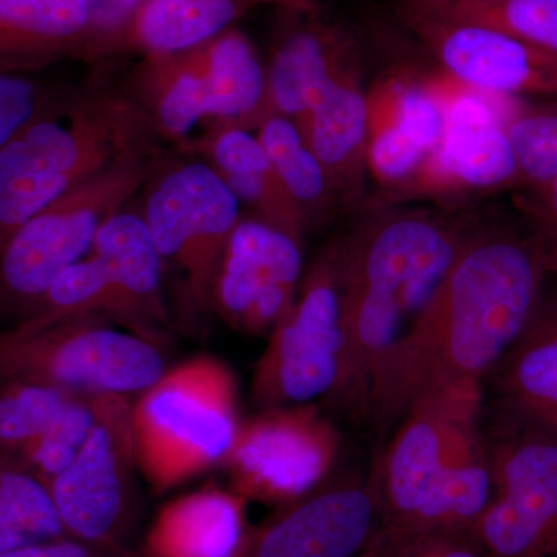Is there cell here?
<instances>
[{"mask_svg":"<svg viewBox=\"0 0 557 557\" xmlns=\"http://www.w3.org/2000/svg\"><path fill=\"white\" fill-rule=\"evenodd\" d=\"M547 276L530 228L471 231L370 410L392 420L428 392L482 386L525 330Z\"/></svg>","mask_w":557,"mask_h":557,"instance_id":"6da1fadb","label":"cell"},{"mask_svg":"<svg viewBox=\"0 0 557 557\" xmlns=\"http://www.w3.org/2000/svg\"><path fill=\"white\" fill-rule=\"evenodd\" d=\"M468 234L428 212H387L344 242V357L335 397L370 408Z\"/></svg>","mask_w":557,"mask_h":557,"instance_id":"7a4b0ae2","label":"cell"},{"mask_svg":"<svg viewBox=\"0 0 557 557\" xmlns=\"http://www.w3.org/2000/svg\"><path fill=\"white\" fill-rule=\"evenodd\" d=\"M482 399V386L443 388L406 409L372 485L383 525L474 530L494 493Z\"/></svg>","mask_w":557,"mask_h":557,"instance_id":"3957f363","label":"cell"},{"mask_svg":"<svg viewBox=\"0 0 557 557\" xmlns=\"http://www.w3.org/2000/svg\"><path fill=\"white\" fill-rule=\"evenodd\" d=\"M159 132L120 91L73 89L0 148V249L28 219L90 180L149 159Z\"/></svg>","mask_w":557,"mask_h":557,"instance_id":"277c9868","label":"cell"},{"mask_svg":"<svg viewBox=\"0 0 557 557\" xmlns=\"http://www.w3.org/2000/svg\"><path fill=\"white\" fill-rule=\"evenodd\" d=\"M132 426L139 471L157 493L222 463L240 426L233 370L209 355L180 362L134 399Z\"/></svg>","mask_w":557,"mask_h":557,"instance_id":"5b68a950","label":"cell"},{"mask_svg":"<svg viewBox=\"0 0 557 557\" xmlns=\"http://www.w3.org/2000/svg\"><path fill=\"white\" fill-rule=\"evenodd\" d=\"M134 98L159 135L185 139L199 124L249 129L269 115L267 70L255 44L237 28L170 54H145Z\"/></svg>","mask_w":557,"mask_h":557,"instance_id":"8992f818","label":"cell"},{"mask_svg":"<svg viewBox=\"0 0 557 557\" xmlns=\"http://www.w3.org/2000/svg\"><path fill=\"white\" fill-rule=\"evenodd\" d=\"M160 344L104 318L0 333V380H27L73 394L135 397L166 372Z\"/></svg>","mask_w":557,"mask_h":557,"instance_id":"52a82bcc","label":"cell"},{"mask_svg":"<svg viewBox=\"0 0 557 557\" xmlns=\"http://www.w3.org/2000/svg\"><path fill=\"white\" fill-rule=\"evenodd\" d=\"M183 309H214L215 281L240 203L208 161H183L150 182L141 211Z\"/></svg>","mask_w":557,"mask_h":557,"instance_id":"ba28073f","label":"cell"},{"mask_svg":"<svg viewBox=\"0 0 557 557\" xmlns=\"http://www.w3.org/2000/svg\"><path fill=\"white\" fill-rule=\"evenodd\" d=\"M149 159L113 168L28 219L0 249V300L25 313L62 271L89 255L102 225L148 183Z\"/></svg>","mask_w":557,"mask_h":557,"instance_id":"9c48e42d","label":"cell"},{"mask_svg":"<svg viewBox=\"0 0 557 557\" xmlns=\"http://www.w3.org/2000/svg\"><path fill=\"white\" fill-rule=\"evenodd\" d=\"M344 357L343 244L322 252L300 278L255 372V397L269 408L335 395Z\"/></svg>","mask_w":557,"mask_h":557,"instance_id":"30bf717a","label":"cell"},{"mask_svg":"<svg viewBox=\"0 0 557 557\" xmlns=\"http://www.w3.org/2000/svg\"><path fill=\"white\" fill-rule=\"evenodd\" d=\"M494 493L472 534L490 557H557V437L502 416Z\"/></svg>","mask_w":557,"mask_h":557,"instance_id":"8fae6325","label":"cell"},{"mask_svg":"<svg viewBox=\"0 0 557 557\" xmlns=\"http://www.w3.org/2000/svg\"><path fill=\"white\" fill-rule=\"evenodd\" d=\"M134 399L106 395L100 420L84 448L49 490L69 537L120 552L135 509Z\"/></svg>","mask_w":557,"mask_h":557,"instance_id":"7c38bea8","label":"cell"},{"mask_svg":"<svg viewBox=\"0 0 557 557\" xmlns=\"http://www.w3.org/2000/svg\"><path fill=\"white\" fill-rule=\"evenodd\" d=\"M338 435L313 406H277L245 421L223 463L245 500L289 504L325 479Z\"/></svg>","mask_w":557,"mask_h":557,"instance_id":"4fadbf2b","label":"cell"},{"mask_svg":"<svg viewBox=\"0 0 557 557\" xmlns=\"http://www.w3.org/2000/svg\"><path fill=\"white\" fill-rule=\"evenodd\" d=\"M413 32L445 72L467 86L512 98H557V57L486 25L450 17L435 0L408 9Z\"/></svg>","mask_w":557,"mask_h":557,"instance_id":"5bb4252c","label":"cell"},{"mask_svg":"<svg viewBox=\"0 0 557 557\" xmlns=\"http://www.w3.org/2000/svg\"><path fill=\"white\" fill-rule=\"evenodd\" d=\"M511 106L505 98L463 83L450 87L446 132L406 194L448 197L520 183L518 160L508 137Z\"/></svg>","mask_w":557,"mask_h":557,"instance_id":"9a60e30c","label":"cell"},{"mask_svg":"<svg viewBox=\"0 0 557 557\" xmlns=\"http://www.w3.org/2000/svg\"><path fill=\"white\" fill-rule=\"evenodd\" d=\"M302 276L300 242L258 218L240 219L215 281L214 309L240 332L276 327Z\"/></svg>","mask_w":557,"mask_h":557,"instance_id":"2e32d148","label":"cell"},{"mask_svg":"<svg viewBox=\"0 0 557 557\" xmlns=\"http://www.w3.org/2000/svg\"><path fill=\"white\" fill-rule=\"evenodd\" d=\"M381 525L372 485L314 487L251 534L244 557H359Z\"/></svg>","mask_w":557,"mask_h":557,"instance_id":"e0dca14e","label":"cell"},{"mask_svg":"<svg viewBox=\"0 0 557 557\" xmlns=\"http://www.w3.org/2000/svg\"><path fill=\"white\" fill-rule=\"evenodd\" d=\"M368 170L381 185L399 189L437 148L446 132L438 76H391L368 97Z\"/></svg>","mask_w":557,"mask_h":557,"instance_id":"ac0fdd59","label":"cell"},{"mask_svg":"<svg viewBox=\"0 0 557 557\" xmlns=\"http://www.w3.org/2000/svg\"><path fill=\"white\" fill-rule=\"evenodd\" d=\"M89 255L95 256L115 288L123 325L160 344L170 321L163 263L139 212L120 211L102 225Z\"/></svg>","mask_w":557,"mask_h":557,"instance_id":"d6986e66","label":"cell"},{"mask_svg":"<svg viewBox=\"0 0 557 557\" xmlns=\"http://www.w3.org/2000/svg\"><path fill=\"white\" fill-rule=\"evenodd\" d=\"M295 124L335 197H357L368 170L369 143L368 97L359 87L357 65L330 79Z\"/></svg>","mask_w":557,"mask_h":557,"instance_id":"ffe728a7","label":"cell"},{"mask_svg":"<svg viewBox=\"0 0 557 557\" xmlns=\"http://www.w3.org/2000/svg\"><path fill=\"white\" fill-rule=\"evenodd\" d=\"M491 375L502 416L557 437V292L542 293L522 335Z\"/></svg>","mask_w":557,"mask_h":557,"instance_id":"44dd1931","label":"cell"},{"mask_svg":"<svg viewBox=\"0 0 557 557\" xmlns=\"http://www.w3.org/2000/svg\"><path fill=\"white\" fill-rule=\"evenodd\" d=\"M239 494L205 487L164 505L146 534L145 557H244L249 536Z\"/></svg>","mask_w":557,"mask_h":557,"instance_id":"7402d4cb","label":"cell"},{"mask_svg":"<svg viewBox=\"0 0 557 557\" xmlns=\"http://www.w3.org/2000/svg\"><path fill=\"white\" fill-rule=\"evenodd\" d=\"M351 64L354 44L338 28L307 22L285 33L267 70L269 115L300 119L322 87Z\"/></svg>","mask_w":557,"mask_h":557,"instance_id":"603a6c76","label":"cell"},{"mask_svg":"<svg viewBox=\"0 0 557 557\" xmlns=\"http://www.w3.org/2000/svg\"><path fill=\"white\" fill-rule=\"evenodd\" d=\"M200 150L239 203L255 209L256 218L274 228L302 240L306 220L282 185L258 135L242 127H214L201 139Z\"/></svg>","mask_w":557,"mask_h":557,"instance_id":"cb8c5ba5","label":"cell"},{"mask_svg":"<svg viewBox=\"0 0 557 557\" xmlns=\"http://www.w3.org/2000/svg\"><path fill=\"white\" fill-rule=\"evenodd\" d=\"M90 38L86 0H0V57L51 64L87 54Z\"/></svg>","mask_w":557,"mask_h":557,"instance_id":"d4e9b609","label":"cell"},{"mask_svg":"<svg viewBox=\"0 0 557 557\" xmlns=\"http://www.w3.org/2000/svg\"><path fill=\"white\" fill-rule=\"evenodd\" d=\"M256 0H146L121 47L145 54L189 50L234 27Z\"/></svg>","mask_w":557,"mask_h":557,"instance_id":"484cf974","label":"cell"},{"mask_svg":"<svg viewBox=\"0 0 557 557\" xmlns=\"http://www.w3.org/2000/svg\"><path fill=\"white\" fill-rule=\"evenodd\" d=\"M69 537L49 486L0 454V555Z\"/></svg>","mask_w":557,"mask_h":557,"instance_id":"4316f807","label":"cell"},{"mask_svg":"<svg viewBox=\"0 0 557 557\" xmlns=\"http://www.w3.org/2000/svg\"><path fill=\"white\" fill-rule=\"evenodd\" d=\"M258 127L260 145L306 225L313 218H322L335 201V193L317 157L300 137L295 121L271 113Z\"/></svg>","mask_w":557,"mask_h":557,"instance_id":"83f0119b","label":"cell"},{"mask_svg":"<svg viewBox=\"0 0 557 557\" xmlns=\"http://www.w3.org/2000/svg\"><path fill=\"white\" fill-rule=\"evenodd\" d=\"M106 395L76 394L50 426L13 457L17 463L49 485L75 460L98 420Z\"/></svg>","mask_w":557,"mask_h":557,"instance_id":"f1b7e54d","label":"cell"},{"mask_svg":"<svg viewBox=\"0 0 557 557\" xmlns=\"http://www.w3.org/2000/svg\"><path fill=\"white\" fill-rule=\"evenodd\" d=\"M75 395L36 381L0 380V454L16 457Z\"/></svg>","mask_w":557,"mask_h":557,"instance_id":"f546056e","label":"cell"},{"mask_svg":"<svg viewBox=\"0 0 557 557\" xmlns=\"http://www.w3.org/2000/svg\"><path fill=\"white\" fill-rule=\"evenodd\" d=\"M50 64L0 57V148L76 87L50 78Z\"/></svg>","mask_w":557,"mask_h":557,"instance_id":"4dcf8cb0","label":"cell"},{"mask_svg":"<svg viewBox=\"0 0 557 557\" xmlns=\"http://www.w3.org/2000/svg\"><path fill=\"white\" fill-rule=\"evenodd\" d=\"M435 2L450 17L508 33L557 57V0H493L465 9H453L445 0Z\"/></svg>","mask_w":557,"mask_h":557,"instance_id":"1f68e13d","label":"cell"},{"mask_svg":"<svg viewBox=\"0 0 557 557\" xmlns=\"http://www.w3.org/2000/svg\"><path fill=\"white\" fill-rule=\"evenodd\" d=\"M359 557H490L472 531L381 525Z\"/></svg>","mask_w":557,"mask_h":557,"instance_id":"d6a6232c","label":"cell"},{"mask_svg":"<svg viewBox=\"0 0 557 557\" xmlns=\"http://www.w3.org/2000/svg\"><path fill=\"white\" fill-rule=\"evenodd\" d=\"M520 182L544 185L557 177V112H522L507 127Z\"/></svg>","mask_w":557,"mask_h":557,"instance_id":"836d02e7","label":"cell"},{"mask_svg":"<svg viewBox=\"0 0 557 557\" xmlns=\"http://www.w3.org/2000/svg\"><path fill=\"white\" fill-rule=\"evenodd\" d=\"M89 7L90 38L87 54L120 49L121 40L146 0H86Z\"/></svg>","mask_w":557,"mask_h":557,"instance_id":"e575fe53","label":"cell"},{"mask_svg":"<svg viewBox=\"0 0 557 557\" xmlns=\"http://www.w3.org/2000/svg\"><path fill=\"white\" fill-rule=\"evenodd\" d=\"M527 214L548 274L557 276V177L544 185L533 186Z\"/></svg>","mask_w":557,"mask_h":557,"instance_id":"d590c367","label":"cell"},{"mask_svg":"<svg viewBox=\"0 0 557 557\" xmlns=\"http://www.w3.org/2000/svg\"><path fill=\"white\" fill-rule=\"evenodd\" d=\"M0 557H131V555L120 549L89 544L79 539L61 537L13 549V552L3 553Z\"/></svg>","mask_w":557,"mask_h":557,"instance_id":"8d00e7d4","label":"cell"},{"mask_svg":"<svg viewBox=\"0 0 557 557\" xmlns=\"http://www.w3.org/2000/svg\"><path fill=\"white\" fill-rule=\"evenodd\" d=\"M258 3H278V5L288 7L295 10H309L311 0H256Z\"/></svg>","mask_w":557,"mask_h":557,"instance_id":"74e56055","label":"cell"},{"mask_svg":"<svg viewBox=\"0 0 557 557\" xmlns=\"http://www.w3.org/2000/svg\"><path fill=\"white\" fill-rule=\"evenodd\" d=\"M453 9H465V7L480 5V3L493 2V0H445Z\"/></svg>","mask_w":557,"mask_h":557,"instance_id":"f35d334b","label":"cell"}]
</instances>
